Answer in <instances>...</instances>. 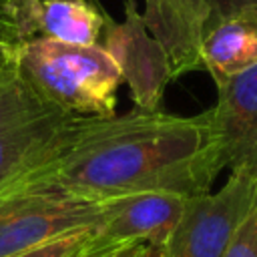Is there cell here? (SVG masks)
<instances>
[{"label": "cell", "mask_w": 257, "mask_h": 257, "mask_svg": "<svg viewBox=\"0 0 257 257\" xmlns=\"http://www.w3.org/2000/svg\"><path fill=\"white\" fill-rule=\"evenodd\" d=\"M104 18V10L90 0H8L4 10L6 28L16 44L38 38L98 44Z\"/></svg>", "instance_id": "ba28073f"}, {"label": "cell", "mask_w": 257, "mask_h": 257, "mask_svg": "<svg viewBox=\"0 0 257 257\" xmlns=\"http://www.w3.org/2000/svg\"><path fill=\"white\" fill-rule=\"evenodd\" d=\"M12 62L50 104L80 116H114L122 74L102 44H66L38 38L12 46Z\"/></svg>", "instance_id": "3957f363"}, {"label": "cell", "mask_w": 257, "mask_h": 257, "mask_svg": "<svg viewBox=\"0 0 257 257\" xmlns=\"http://www.w3.org/2000/svg\"><path fill=\"white\" fill-rule=\"evenodd\" d=\"M12 46L14 42L10 40V36L0 28V64L12 58Z\"/></svg>", "instance_id": "e0dca14e"}, {"label": "cell", "mask_w": 257, "mask_h": 257, "mask_svg": "<svg viewBox=\"0 0 257 257\" xmlns=\"http://www.w3.org/2000/svg\"><path fill=\"white\" fill-rule=\"evenodd\" d=\"M98 229H82V231H74L44 243H38L22 253L10 255V257H74L78 255L94 237H96Z\"/></svg>", "instance_id": "7c38bea8"}, {"label": "cell", "mask_w": 257, "mask_h": 257, "mask_svg": "<svg viewBox=\"0 0 257 257\" xmlns=\"http://www.w3.org/2000/svg\"><path fill=\"white\" fill-rule=\"evenodd\" d=\"M223 257H257V203L239 225Z\"/></svg>", "instance_id": "4fadbf2b"}, {"label": "cell", "mask_w": 257, "mask_h": 257, "mask_svg": "<svg viewBox=\"0 0 257 257\" xmlns=\"http://www.w3.org/2000/svg\"><path fill=\"white\" fill-rule=\"evenodd\" d=\"M84 116L44 100L12 58L0 64V197L24 189L74 141Z\"/></svg>", "instance_id": "7a4b0ae2"}, {"label": "cell", "mask_w": 257, "mask_h": 257, "mask_svg": "<svg viewBox=\"0 0 257 257\" xmlns=\"http://www.w3.org/2000/svg\"><path fill=\"white\" fill-rule=\"evenodd\" d=\"M215 86L209 114L221 165L231 173H257V64Z\"/></svg>", "instance_id": "52a82bcc"}, {"label": "cell", "mask_w": 257, "mask_h": 257, "mask_svg": "<svg viewBox=\"0 0 257 257\" xmlns=\"http://www.w3.org/2000/svg\"><path fill=\"white\" fill-rule=\"evenodd\" d=\"M201 58L215 84L257 64V8L213 22L203 40Z\"/></svg>", "instance_id": "8fae6325"}, {"label": "cell", "mask_w": 257, "mask_h": 257, "mask_svg": "<svg viewBox=\"0 0 257 257\" xmlns=\"http://www.w3.org/2000/svg\"><path fill=\"white\" fill-rule=\"evenodd\" d=\"M141 16L147 30L163 46L173 78L203 68L201 48L213 22V10L207 2L145 0Z\"/></svg>", "instance_id": "30bf717a"}, {"label": "cell", "mask_w": 257, "mask_h": 257, "mask_svg": "<svg viewBox=\"0 0 257 257\" xmlns=\"http://www.w3.org/2000/svg\"><path fill=\"white\" fill-rule=\"evenodd\" d=\"M145 245L143 243H124L118 249H114L108 257H137Z\"/></svg>", "instance_id": "2e32d148"}, {"label": "cell", "mask_w": 257, "mask_h": 257, "mask_svg": "<svg viewBox=\"0 0 257 257\" xmlns=\"http://www.w3.org/2000/svg\"><path fill=\"white\" fill-rule=\"evenodd\" d=\"M102 219L104 201H92L48 183H30L0 197V257L74 231L98 229Z\"/></svg>", "instance_id": "277c9868"}, {"label": "cell", "mask_w": 257, "mask_h": 257, "mask_svg": "<svg viewBox=\"0 0 257 257\" xmlns=\"http://www.w3.org/2000/svg\"><path fill=\"white\" fill-rule=\"evenodd\" d=\"M187 199L169 191L104 199V219L98 233L114 243H143L163 249L183 217Z\"/></svg>", "instance_id": "9c48e42d"}, {"label": "cell", "mask_w": 257, "mask_h": 257, "mask_svg": "<svg viewBox=\"0 0 257 257\" xmlns=\"http://www.w3.org/2000/svg\"><path fill=\"white\" fill-rule=\"evenodd\" d=\"M137 257H165V253H163V249H161V247L145 245V247L141 249V253H139Z\"/></svg>", "instance_id": "ac0fdd59"}, {"label": "cell", "mask_w": 257, "mask_h": 257, "mask_svg": "<svg viewBox=\"0 0 257 257\" xmlns=\"http://www.w3.org/2000/svg\"><path fill=\"white\" fill-rule=\"evenodd\" d=\"M120 245H124V243H114V241L102 237L100 233H96V237H94L78 255H74V257H108V255H110L114 249H118Z\"/></svg>", "instance_id": "9a60e30c"}, {"label": "cell", "mask_w": 257, "mask_h": 257, "mask_svg": "<svg viewBox=\"0 0 257 257\" xmlns=\"http://www.w3.org/2000/svg\"><path fill=\"white\" fill-rule=\"evenodd\" d=\"M102 36V46L118 64L135 106L141 110H159L163 92L173 80L171 66L163 46L147 30L135 0H124L122 22L104 18Z\"/></svg>", "instance_id": "8992f818"}, {"label": "cell", "mask_w": 257, "mask_h": 257, "mask_svg": "<svg viewBox=\"0 0 257 257\" xmlns=\"http://www.w3.org/2000/svg\"><path fill=\"white\" fill-rule=\"evenodd\" d=\"M203 2H207L209 8L213 10V22H217L225 16L243 12V10L257 8V0H203Z\"/></svg>", "instance_id": "5bb4252c"}, {"label": "cell", "mask_w": 257, "mask_h": 257, "mask_svg": "<svg viewBox=\"0 0 257 257\" xmlns=\"http://www.w3.org/2000/svg\"><path fill=\"white\" fill-rule=\"evenodd\" d=\"M255 203L257 173H231L217 193L189 197L165 257H223Z\"/></svg>", "instance_id": "5b68a950"}, {"label": "cell", "mask_w": 257, "mask_h": 257, "mask_svg": "<svg viewBox=\"0 0 257 257\" xmlns=\"http://www.w3.org/2000/svg\"><path fill=\"white\" fill-rule=\"evenodd\" d=\"M221 171L209 110L175 116L135 108L84 116L70 147L26 185L48 183L92 201L147 191L195 197L211 193Z\"/></svg>", "instance_id": "6da1fadb"}, {"label": "cell", "mask_w": 257, "mask_h": 257, "mask_svg": "<svg viewBox=\"0 0 257 257\" xmlns=\"http://www.w3.org/2000/svg\"><path fill=\"white\" fill-rule=\"evenodd\" d=\"M6 2H8V0H0V28H2V30H4V32H6L8 36H10L8 28H6V20H4V10H6ZM10 40H12V38H10ZM12 42H14V40H12ZM14 44H16V42H14Z\"/></svg>", "instance_id": "d6986e66"}]
</instances>
